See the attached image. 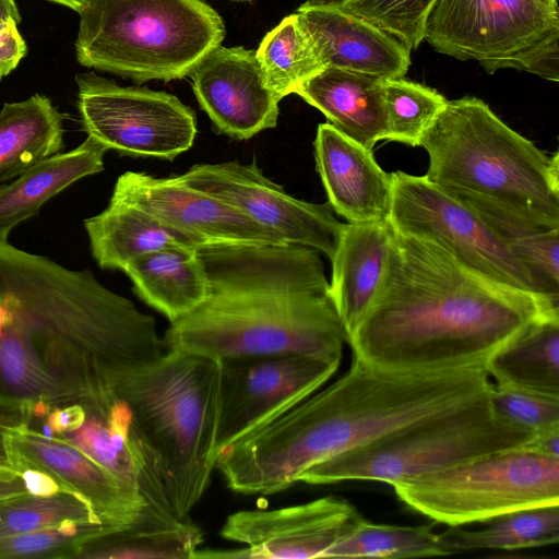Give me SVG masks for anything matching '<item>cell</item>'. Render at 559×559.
<instances>
[{
	"label": "cell",
	"mask_w": 559,
	"mask_h": 559,
	"mask_svg": "<svg viewBox=\"0 0 559 559\" xmlns=\"http://www.w3.org/2000/svg\"><path fill=\"white\" fill-rule=\"evenodd\" d=\"M66 5L74 11H79L86 0H49Z\"/></svg>",
	"instance_id": "44"
},
{
	"label": "cell",
	"mask_w": 559,
	"mask_h": 559,
	"mask_svg": "<svg viewBox=\"0 0 559 559\" xmlns=\"http://www.w3.org/2000/svg\"><path fill=\"white\" fill-rule=\"evenodd\" d=\"M488 391L321 461L305 471L298 483L369 480L393 486L526 443L533 435L498 419L489 405Z\"/></svg>",
	"instance_id": "8"
},
{
	"label": "cell",
	"mask_w": 559,
	"mask_h": 559,
	"mask_svg": "<svg viewBox=\"0 0 559 559\" xmlns=\"http://www.w3.org/2000/svg\"><path fill=\"white\" fill-rule=\"evenodd\" d=\"M207 294L163 342L222 360L260 355L342 358L345 331L320 251L290 242L198 247Z\"/></svg>",
	"instance_id": "3"
},
{
	"label": "cell",
	"mask_w": 559,
	"mask_h": 559,
	"mask_svg": "<svg viewBox=\"0 0 559 559\" xmlns=\"http://www.w3.org/2000/svg\"><path fill=\"white\" fill-rule=\"evenodd\" d=\"M0 472L16 473L10 452L7 425L0 420ZM17 474V473H16Z\"/></svg>",
	"instance_id": "42"
},
{
	"label": "cell",
	"mask_w": 559,
	"mask_h": 559,
	"mask_svg": "<svg viewBox=\"0 0 559 559\" xmlns=\"http://www.w3.org/2000/svg\"><path fill=\"white\" fill-rule=\"evenodd\" d=\"M324 68L361 72L384 80L403 78L411 50L395 37L338 5L298 7Z\"/></svg>",
	"instance_id": "20"
},
{
	"label": "cell",
	"mask_w": 559,
	"mask_h": 559,
	"mask_svg": "<svg viewBox=\"0 0 559 559\" xmlns=\"http://www.w3.org/2000/svg\"><path fill=\"white\" fill-rule=\"evenodd\" d=\"M4 424L17 474L24 468L47 473L83 498L99 519L120 530L142 515L145 501L75 445L25 425Z\"/></svg>",
	"instance_id": "18"
},
{
	"label": "cell",
	"mask_w": 559,
	"mask_h": 559,
	"mask_svg": "<svg viewBox=\"0 0 559 559\" xmlns=\"http://www.w3.org/2000/svg\"><path fill=\"white\" fill-rule=\"evenodd\" d=\"M314 159L328 203L348 223L389 219L392 177L376 162L372 151L337 131L318 126Z\"/></svg>",
	"instance_id": "19"
},
{
	"label": "cell",
	"mask_w": 559,
	"mask_h": 559,
	"mask_svg": "<svg viewBox=\"0 0 559 559\" xmlns=\"http://www.w3.org/2000/svg\"><path fill=\"white\" fill-rule=\"evenodd\" d=\"M190 76L200 107L218 132L248 140L276 127L280 99L264 80L255 50L219 45Z\"/></svg>",
	"instance_id": "17"
},
{
	"label": "cell",
	"mask_w": 559,
	"mask_h": 559,
	"mask_svg": "<svg viewBox=\"0 0 559 559\" xmlns=\"http://www.w3.org/2000/svg\"><path fill=\"white\" fill-rule=\"evenodd\" d=\"M420 146L425 177L488 224L559 229L558 152L539 150L484 100H447Z\"/></svg>",
	"instance_id": "5"
},
{
	"label": "cell",
	"mask_w": 559,
	"mask_h": 559,
	"mask_svg": "<svg viewBox=\"0 0 559 559\" xmlns=\"http://www.w3.org/2000/svg\"><path fill=\"white\" fill-rule=\"evenodd\" d=\"M114 390L151 479L171 513L189 518L218 456L219 361L165 350L122 372Z\"/></svg>",
	"instance_id": "6"
},
{
	"label": "cell",
	"mask_w": 559,
	"mask_h": 559,
	"mask_svg": "<svg viewBox=\"0 0 559 559\" xmlns=\"http://www.w3.org/2000/svg\"><path fill=\"white\" fill-rule=\"evenodd\" d=\"M255 55L267 86L280 100L325 69L297 13L284 17L270 31Z\"/></svg>",
	"instance_id": "30"
},
{
	"label": "cell",
	"mask_w": 559,
	"mask_h": 559,
	"mask_svg": "<svg viewBox=\"0 0 559 559\" xmlns=\"http://www.w3.org/2000/svg\"><path fill=\"white\" fill-rule=\"evenodd\" d=\"M78 13L79 63L138 83L190 75L225 37L201 0H86Z\"/></svg>",
	"instance_id": "7"
},
{
	"label": "cell",
	"mask_w": 559,
	"mask_h": 559,
	"mask_svg": "<svg viewBox=\"0 0 559 559\" xmlns=\"http://www.w3.org/2000/svg\"><path fill=\"white\" fill-rule=\"evenodd\" d=\"M364 518L347 500L326 496L272 510H240L229 514L219 535L245 545L240 558H325Z\"/></svg>",
	"instance_id": "16"
},
{
	"label": "cell",
	"mask_w": 559,
	"mask_h": 559,
	"mask_svg": "<svg viewBox=\"0 0 559 559\" xmlns=\"http://www.w3.org/2000/svg\"><path fill=\"white\" fill-rule=\"evenodd\" d=\"M527 267L544 297L559 305V229L491 226Z\"/></svg>",
	"instance_id": "35"
},
{
	"label": "cell",
	"mask_w": 559,
	"mask_h": 559,
	"mask_svg": "<svg viewBox=\"0 0 559 559\" xmlns=\"http://www.w3.org/2000/svg\"><path fill=\"white\" fill-rule=\"evenodd\" d=\"M431 526L376 524L365 519L325 558H417L447 556Z\"/></svg>",
	"instance_id": "31"
},
{
	"label": "cell",
	"mask_w": 559,
	"mask_h": 559,
	"mask_svg": "<svg viewBox=\"0 0 559 559\" xmlns=\"http://www.w3.org/2000/svg\"><path fill=\"white\" fill-rule=\"evenodd\" d=\"M108 150L94 139L68 153L56 154L0 188V240L14 227L37 215L41 206L73 182L104 170Z\"/></svg>",
	"instance_id": "24"
},
{
	"label": "cell",
	"mask_w": 559,
	"mask_h": 559,
	"mask_svg": "<svg viewBox=\"0 0 559 559\" xmlns=\"http://www.w3.org/2000/svg\"><path fill=\"white\" fill-rule=\"evenodd\" d=\"M476 531L452 528L439 534L448 555L476 550H520L559 542V504L513 511Z\"/></svg>",
	"instance_id": "29"
},
{
	"label": "cell",
	"mask_w": 559,
	"mask_h": 559,
	"mask_svg": "<svg viewBox=\"0 0 559 559\" xmlns=\"http://www.w3.org/2000/svg\"><path fill=\"white\" fill-rule=\"evenodd\" d=\"M437 0H348L338 5L385 31L411 51L424 40L426 17Z\"/></svg>",
	"instance_id": "36"
},
{
	"label": "cell",
	"mask_w": 559,
	"mask_h": 559,
	"mask_svg": "<svg viewBox=\"0 0 559 559\" xmlns=\"http://www.w3.org/2000/svg\"><path fill=\"white\" fill-rule=\"evenodd\" d=\"M0 17H12L21 22V14L14 0H0Z\"/></svg>",
	"instance_id": "43"
},
{
	"label": "cell",
	"mask_w": 559,
	"mask_h": 559,
	"mask_svg": "<svg viewBox=\"0 0 559 559\" xmlns=\"http://www.w3.org/2000/svg\"><path fill=\"white\" fill-rule=\"evenodd\" d=\"M557 314L549 299L496 283L394 229L379 292L346 343L354 356L393 370L486 369L507 342Z\"/></svg>",
	"instance_id": "2"
},
{
	"label": "cell",
	"mask_w": 559,
	"mask_h": 559,
	"mask_svg": "<svg viewBox=\"0 0 559 559\" xmlns=\"http://www.w3.org/2000/svg\"><path fill=\"white\" fill-rule=\"evenodd\" d=\"M488 401L498 419L522 431L535 435L559 427L558 397L491 383Z\"/></svg>",
	"instance_id": "37"
},
{
	"label": "cell",
	"mask_w": 559,
	"mask_h": 559,
	"mask_svg": "<svg viewBox=\"0 0 559 559\" xmlns=\"http://www.w3.org/2000/svg\"><path fill=\"white\" fill-rule=\"evenodd\" d=\"M486 371L497 384L559 399V314L533 322L507 342Z\"/></svg>",
	"instance_id": "26"
},
{
	"label": "cell",
	"mask_w": 559,
	"mask_h": 559,
	"mask_svg": "<svg viewBox=\"0 0 559 559\" xmlns=\"http://www.w3.org/2000/svg\"><path fill=\"white\" fill-rule=\"evenodd\" d=\"M523 447L535 453L559 459V427L533 435Z\"/></svg>",
	"instance_id": "40"
},
{
	"label": "cell",
	"mask_w": 559,
	"mask_h": 559,
	"mask_svg": "<svg viewBox=\"0 0 559 559\" xmlns=\"http://www.w3.org/2000/svg\"><path fill=\"white\" fill-rule=\"evenodd\" d=\"M12 17H0V81L26 56L27 46Z\"/></svg>",
	"instance_id": "38"
},
{
	"label": "cell",
	"mask_w": 559,
	"mask_h": 559,
	"mask_svg": "<svg viewBox=\"0 0 559 559\" xmlns=\"http://www.w3.org/2000/svg\"><path fill=\"white\" fill-rule=\"evenodd\" d=\"M164 352L155 319L91 271L0 240V411L109 396Z\"/></svg>",
	"instance_id": "1"
},
{
	"label": "cell",
	"mask_w": 559,
	"mask_h": 559,
	"mask_svg": "<svg viewBox=\"0 0 559 559\" xmlns=\"http://www.w3.org/2000/svg\"><path fill=\"white\" fill-rule=\"evenodd\" d=\"M67 522L107 523L99 519L83 498L70 490L47 496L28 493L0 501V538Z\"/></svg>",
	"instance_id": "32"
},
{
	"label": "cell",
	"mask_w": 559,
	"mask_h": 559,
	"mask_svg": "<svg viewBox=\"0 0 559 559\" xmlns=\"http://www.w3.org/2000/svg\"><path fill=\"white\" fill-rule=\"evenodd\" d=\"M64 119L45 95L5 103L0 111V183L61 153Z\"/></svg>",
	"instance_id": "25"
},
{
	"label": "cell",
	"mask_w": 559,
	"mask_h": 559,
	"mask_svg": "<svg viewBox=\"0 0 559 559\" xmlns=\"http://www.w3.org/2000/svg\"><path fill=\"white\" fill-rule=\"evenodd\" d=\"M177 178L233 205L284 242L313 248L332 260L344 224L331 205L292 197L255 163L198 164Z\"/></svg>",
	"instance_id": "14"
},
{
	"label": "cell",
	"mask_w": 559,
	"mask_h": 559,
	"mask_svg": "<svg viewBox=\"0 0 559 559\" xmlns=\"http://www.w3.org/2000/svg\"><path fill=\"white\" fill-rule=\"evenodd\" d=\"M412 510L449 526L489 522L559 504V459L522 445L499 450L392 486Z\"/></svg>",
	"instance_id": "9"
},
{
	"label": "cell",
	"mask_w": 559,
	"mask_h": 559,
	"mask_svg": "<svg viewBox=\"0 0 559 559\" xmlns=\"http://www.w3.org/2000/svg\"><path fill=\"white\" fill-rule=\"evenodd\" d=\"M20 475L31 495L47 496L61 490H69L52 476L35 468H24L20 472Z\"/></svg>",
	"instance_id": "39"
},
{
	"label": "cell",
	"mask_w": 559,
	"mask_h": 559,
	"mask_svg": "<svg viewBox=\"0 0 559 559\" xmlns=\"http://www.w3.org/2000/svg\"><path fill=\"white\" fill-rule=\"evenodd\" d=\"M203 542L200 527L189 518L141 515L132 525L88 544L79 558L191 559Z\"/></svg>",
	"instance_id": "28"
},
{
	"label": "cell",
	"mask_w": 559,
	"mask_h": 559,
	"mask_svg": "<svg viewBox=\"0 0 559 559\" xmlns=\"http://www.w3.org/2000/svg\"><path fill=\"white\" fill-rule=\"evenodd\" d=\"M121 531L103 522H67L0 538V559L79 558L91 543Z\"/></svg>",
	"instance_id": "34"
},
{
	"label": "cell",
	"mask_w": 559,
	"mask_h": 559,
	"mask_svg": "<svg viewBox=\"0 0 559 559\" xmlns=\"http://www.w3.org/2000/svg\"><path fill=\"white\" fill-rule=\"evenodd\" d=\"M133 290L171 323L198 307L209 283L198 248L187 245L143 253L122 270Z\"/></svg>",
	"instance_id": "23"
},
{
	"label": "cell",
	"mask_w": 559,
	"mask_h": 559,
	"mask_svg": "<svg viewBox=\"0 0 559 559\" xmlns=\"http://www.w3.org/2000/svg\"><path fill=\"white\" fill-rule=\"evenodd\" d=\"M84 227L92 255L102 269L122 271L143 253L190 246L144 211L112 198L104 211L84 221Z\"/></svg>",
	"instance_id": "27"
},
{
	"label": "cell",
	"mask_w": 559,
	"mask_h": 559,
	"mask_svg": "<svg viewBox=\"0 0 559 559\" xmlns=\"http://www.w3.org/2000/svg\"><path fill=\"white\" fill-rule=\"evenodd\" d=\"M28 493L20 474L0 472V501L14 499Z\"/></svg>",
	"instance_id": "41"
},
{
	"label": "cell",
	"mask_w": 559,
	"mask_h": 559,
	"mask_svg": "<svg viewBox=\"0 0 559 559\" xmlns=\"http://www.w3.org/2000/svg\"><path fill=\"white\" fill-rule=\"evenodd\" d=\"M542 4L547 7L550 10L558 11L557 0H538Z\"/></svg>",
	"instance_id": "46"
},
{
	"label": "cell",
	"mask_w": 559,
	"mask_h": 559,
	"mask_svg": "<svg viewBox=\"0 0 559 559\" xmlns=\"http://www.w3.org/2000/svg\"><path fill=\"white\" fill-rule=\"evenodd\" d=\"M423 40L437 52L559 80V11L538 0H437Z\"/></svg>",
	"instance_id": "10"
},
{
	"label": "cell",
	"mask_w": 559,
	"mask_h": 559,
	"mask_svg": "<svg viewBox=\"0 0 559 559\" xmlns=\"http://www.w3.org/2000/svg\"><path fill=\"white\" fill-rule=\"evenodd\" d=\"M447 100L439 92L420 83L403 78L385 80L386 140L420 146L424 133Z\"/></svg>",
	"instance_id": "33"
},
{
	"label": "cell",
	"mask_w": 559,
	"mask_h": 559,
	"mask_svg": "<svg viewBox=\"0 0 559 559\" xmlns=\"http://www.w3.org/2000/svg\"><path fill=\"white\" fill-rule=\"evenodd\" d=\"M342 358L260 355L219 361L218 454L318 391Z\"/></svg>",
	"instance_id": "13"
},
{
	"label": "cell",
	"mask_w": 559,
	"mask_h": 559,
	"mask_svg": "<svg viewBox=\"0 0 559 559\" xmlns=\"http://www.w3.org/2000/svg\"><path fill=\"white\" fill-rule=\"evenodd\" d=\"M391 177L389 221L396 231L439 246L496 283L543 296L527 267L476 211L425 176L397 170Z\"/></svg>",
	"instance_id": "11"
},
{
	"label": "cell",
	"mask_w": 559,
	"mask_h": 559,
	"mask_svg": "<svg viewBox=\"0 0 559 559\" xmlns=\"http://www.w3.org/2000/svg\"><path fill=\"white\" fill-rule=\"evenodd\" d=\"M111 198L144 211L197 248L284 242L233 205L182 183L177 176L155 177L129 170L118 177Z\"/></svg>",
	"instance_id": "15"
},
{
	"label": "cell",
	"mask_w": 559,
	"mask_h": 559,
	"mask_svg": "<svg viewBox=\"0 0 559 559\" xmlns=\"http://www.w3.org/2000/svg\"><path fill=\"white\" fill-rule=\"evenodd\" d=\"M384 83L376 75L325 68L295 94L319 109L337 131L372 151L388 136Z\"/></svg>",
	"instance_id": "22"
},
{
	"label": "cell",
	"mask_w": 559,
	"mask_h": 559,
	"mask_svg": "<svg viewBox=\"0 0 559 559\" xmlns=\"http://www.w3.org/2000/svg\"><path fill=\"white\" fill-rule=\"evenodd\" d=\"M486 369L402 371L353 355L349 369L278 418L226 447L215 468L241 495H271L314 464L488 391Z\"/></svg>",
	"instance_id": "4"
},
{
	"label": "cell",
	"mask_w": 559,
	"mask_h": 559,
	"mask_svg": "<svg viewBox=\"0 0 559 559\" xmlns=\"http://www.w3.org/2000/svg\"><path fill=\"white\" fill-rule=\"evenodd\" d=\"M393 234L389 219L344 224L331 260L330 295L346 340L379 292L388 266Z\"/></svg>",
	"instance_id": "21"
},
{
	"label": "cell",
	"mask_w": 559,
	"mask_h": 559,
	"mask_svg": "<svg viewBox=\"0 0 559 559\" xmlns=\"http://www.w3.org/2000/svg\"><path fill=\"white\" fill-rule=\"evenodd\" d=\"M75 81L83 130L107 150L173 160L192 146L195 115L176 96L121 86L94 72L79 74Z\"/></svg>",
	"instance_id": "12"
},
{
	"label": "cell",
	"mask_w": 559,
	"mask_h": 559,
	"mask_svg": "<svg viewBox=\"0 0 559 559\" xmlns=\"http://www.w3.org/2000/svg\"><path fill=\"white\" fill-rule=\"evenodd\" d=\"M348 0H307L306 2L320 5H342Z\"/></svg>",
	"instance_id": "45"
}]
</instances>
